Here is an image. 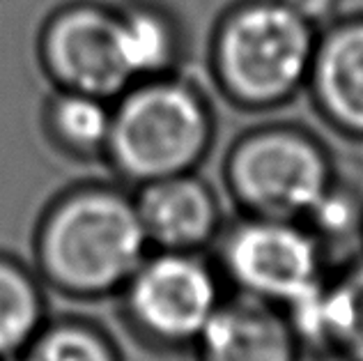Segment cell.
I'll list each match as a JSON object with an SVG mask.
<instances>
[{
  "label": "cell",
  "mask_w": 363,
  "mask_h": 361,
  "mask_svg": "<svg viewBox=\"0 0 363 361\" xmlns=\"http://www.w3.org/2000/svg\"><path fill=\"white\" fill-rule=\"evenodd\" d=\"M147 253L136 201L104 184L60 196L35 237L42 283L79 299L118 294Z\"/></svg>",
  "instance_id": "1"
},
{
  "label": "cell",
  "mask_w": 363,
  "mask_h": 361,
  "mask_svg": "<svg viewBox=\"0 0 363 361\" xmlns=\"http://www.w3.org/2000/svg\"><path fill=\"white\" fill-rule=\"evenodd\" d=\"M214 138L207 99L173 74L131 83L113 106L106 155L133 184L194 173Z\"/></svg>",
  "instance_id": "2"
},
{
  "label": "cell",
  "mask_w": 363,
  "mask_h": 361,
  "mask_svg": "<svg viewBox=\"0 0 363 361\" xmlns=\"http://www.w3.org/2000/svg\"><path fill=\"white\" fill-rule=\"evenodd\" d=\"M318 33L281 0H244L216 28L212 67L225 94L267 109L308 79Z\"/></svg>",
  "instance_id": "3"
},
{
  "label": "cell",
  "mask_w": 363,
  "mask_h": 361,
  "mask_svg": "<svg viewBox=\"0 0 363 361\" xmlns=\"http://www.w3.org/2000/svg\"><path fill=\"white\" fill-rule=\"evenodd\" d=\"M225 179L248 216L294 221L333 184L327 150L294 127H264L237 140Z\"/></svg>",
  "instance_id": "4"
},
{
  "label": "cell",
  "mask_w": 363,
  "mask_h": 361,
  "mask_svg": "<svg viewBox=\"0 0 363 361\" xmlns=\"http://www.w3.org/2000/svg\"><path fill=\"white\" fill-rule=\"evenodd\" d=\"M120 294L122 316L159 348H194L223 301L218 272L200 253H147Z\"/></svg>",
  "instance_id": "5"
},
{
  "label": "cell",
  "mask_w": 363,
  "mask_h": 361,
  "mask_svg": "<svg viewBox=\"0 0 363 361\" xmlns=\"http://www.w3.org/2000/svg\"><path fill=\"white\" fill-rule=\"evenodd\" d=\"M322 253L301 221L248 216L221 237L218 270L237 292L283 309L324 279Z\"/></svg>",
  "instance_id": "6"
},
{
  "label": "cell",
  "mask_w": 363,
  "mask_h": 361,
  "mask_svg": "<svg viewBox=\"0 0 363 361\" xmlns=\"http://www.w3.org/2000/svg\"><path fill=\"white\" fill-rule=\"evenodd\" d=\"M42 62L60 90L118 97L133 83L118 42L116 9L76 3L55 12L44 26Z\"/></svg>",
  "instance_id": "7"
},
{
  "label": "cell",
  "mask_w": 363,
  "mask_h": 361,
  "mask_svg": "<svg viewBox=\"0 0 363 361\" xmlns=\"http://www.w3.org/2000/svg\"><path fill=\"white\" fill-rule=\"evenodd\" d=\"M194 348L198 361H299L303 352L285 311L244 292L223 297Z\"/></svg>",
  "instance_id": "8"
},
{
  "label": "cell",
  "mask_w": 363,
  "mask_h": 361,
  "mask_svg": "<svg viewBox=\"0 0 363 361\" xmlns=\"http://www.w3.org/2000/svg\"><path fill=\"white\" fill-rule=\"evenodd\" d=\"M133 201L155 251L200 253L221 233V210L212 187L194 173L140 184Z\"/></svg>",
  "instance_id": "9"
},
{
  "label": "cell",
  "mask_w": 363,
  "mask_h": 361,
  "mask_svg": "<svg viewBox=\"0 0 363 361\" xmlns=\"http://www.w3.org/2000/svg\"><path fill=\"white\" fill-rule=\"evenodd\" d=\"M301 350L363 361V260L283 306Z\"/></svg>",
  "instance_id": "10"
},
{
  "label": "cell",
  "mask_w": 363,
  "mask_h": 361,
  "mask_svg": "<svg viewBox=\"0 0 363 361\" xmlns=\"http://www.w3.org/2000/svg\"><path fill=\"white\" fill-rule=\"evenodd\" d=\"M308 79L324 116L345 134L363 136V16L318 37Z\"/></svg>",
  "instance_id": "11"
},
{
  "label": "cell",
  "mask_w": 363,
  "mask_h": 361,
  "mask_svg": "<svg viewBox=\"0 0 363 361\" xmlns=\"http://www.w3.org/2000/svg\"><path fill=\"white\" fill-rule=\"evenodd\" d=\"M118 42L133 83L173 74L182 58V30L168 9L152 3H131L116 9Z\"/></svg>",
  "instance_id": "12"
},
{
  "label": "cell",
  "mask_w": 363,
  "mask_h": 361,
  "mask_svg": "<svg viewBox=\"0 0 363 361\" xmlns=\"http://www.w3.org/2000/svg\"><path fill=\"white\" fill-rule=\"evenodd\" d=\"M46 325L42 279L0 253V361H14Z\"/></svg>",
  "instance_id": "13"
},
{
  "label": "cell",
  "mask_w": 363,
  "mask_h": 361,
  "mask_svg": "<svg viewBox=\"0 0 363 361\" xmlns=\"http://www.w3.org/2000/svg\"><path fill=\"white\" fill-rule=\"evenodd\" d=\"M113 109L108 99L60 90L46 106V129L60 150L74 157H97L108 148Z\"/></svg>",
  "instance_id": "14"
},
{
  "label": "cell",
  "mask_w": 363,
  "mask_h": 361,
  "mask_svg": "<svg viewBox=\"0 0 363 361\" xmlns=\"http://www.w3.org/2000/svg\"><path fill=\"white\" fill-rule=\"evenodd\" d=\"M14 361H120L106 331L85 320L65 318L49 322Z\"/></svg>",
  "instance_id": "15"
},
{
  "label": "cell",
  "mask_w": 363,
  "mask_h": 361,
  "mask_svg": "<svg viewBox=\"0 0 363 361\" xmlns=\"http://www.w3.org/2000/svg\"><path fill=\"white\" fill-rule=\"evenodd\" d=\"M299 221L308 228L324 249L327 244L350 240L354 233L361 235L363 205L350 189L331 184Z\"/></svg>",
  "instance_id": "16"
},
{
  "label": "cell",
  "mask_w": 363,
  "mask_h": 361,
  "mask_svg": "<svg viewBox=\"0 0 363 361\" xmlns=\"http://www.w3.org/2000/svg\"><path fill=\"white\" fill-rule=\"evenodd\" d=\"M281 3L315 28L331 21L338 7V0H281Z\"/></svg>",
  "instance_id": "17"
},
{
  "label": "cell",
  "mask_w": 363,
  "mask_h": 361,
  "mask_svg": "<svg viewBox=\"0 0 363 361\" xmlns=\"http://www.w3.org/2000/svg\"><path fill=\"white\" fill-rule=\"evenodd\" d=\"M361 237H363V226H361Z\"/></svg>",
  "instance_id": "18"
}]
</instances>
